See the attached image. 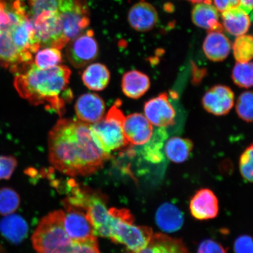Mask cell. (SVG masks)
<instances>
[{
    "label": "cell",
    "instance_id": "cell-1",
    "mask_svg": "<svg viewBox=\"0 0 253 253\" xmlns=\"http://www.w3.org/2000/svg\"><path fill=\"white\" fill-rule=\"evenodd\" d=\"M50 163L59 172L86 176L100 169L110 158L95 138L90 125L77 120H59L48 136Z\"/></svg>",
    "mask_w": 253,
    "mask_h": 253
},
{
    "label": "cell",
    "instance_id": "cell-2",
    "mask_svg": "<svg viewBox=\"0 0 253 253\" xmlns=\"http://www.w3.org/2000/svg\"><path fill=\"white\" fill-rule=\"evenodd\" d=\"M71 75L70 69L64 65L41 69L33 63L16 75L14 87L33 105L44 104L47 109L62 115L66 104L72 99L68 87Z\"/></svg>",
    "mask_w": 253,
    "mask_h": 253
},
{
    "label": "cell",
    "instance_id": "cell-3",
    "mask_svg": "<svg viewBox=\"0 0 253 253\" xmlns=\"http://www.w3.org/2000/svg\"><path fill=\"white\" fill-rule=\"evenodd\" d=\"M64 211H54L44 217L32 240L38 253H100L97 240L78 242L66 233Z\"/></svg>",
    "mask_w": 253,
    "mask_h": 253
},
{
    "label": "cell",
    "instance_id": "cell-4",
    "mask_svg": "<svg viewBox=\"0 0 253 253\" xmlns=\"http://www.w3.org/2000/svg\"><path fill=\"white\" fill-rule=\"evenodd\" d=\"M113 220L109 238L113 242L125 245L131 252L146 247L153 235L149 227L133 224L134 217L126 209L111 208Z\"/></svg>",
    "mask_w": 253,
    "mask_h": 253
},
{
    "label": "cell",
    "instance_id": "cell-5",
    "mask_svg": "<svg viewBox=\"0 0 253 253\" xmlns=\"http://www.w3.org/2000/svg\"><path fill=\"white\" fill-rule=\"evenodd\" d=\"M122 102L116 101L107 115L90 125L91 131L104 152L110 154L128 144L123 130L126 117L120 109Z\"/></svg>",
    "mask_w": 253,
    "mask_h": 253
},
{
    "label": "cell",
    "instance_id": "cell-6",
    "mask_svg": "<svg viewBox=\"0 0 253 253\" xmlns=\"http://www.w3.org/2000/svg\"><path fill=\"white\" fill-rule=\"evenodd\" d=\"M58 11L63 37L67 43L89 25V11L86 0H61Z\"/></svg>",
    "mask_w": 253,
    "mask_h": 253
},
{
    "label": "cell",
    "instance_id": "cell-7",
    "mask_svg": "<svg viewBox=\"0 0 253 253\" xmlns=\"http://www.w3.org/2000/svg\"><path fill=\"white\" fill-rule=\"evenodd\" d=\"M35 34L41 46L61 49L67 42L63 37L59 11H46L33 20Z\"/></svg>",
    "mask_w": 253,
    "mask_h": 253
},
{
    "label": "cell",
    "instance_id": "cell-8",
    "mask_svg": "<svg viewBox=\"0 0 253 253\" xmlns=\"http://www.w3.org/2000/svg\"><path fill=\"white\" fill-rule=\"evenodd\" d=\"M69 42L66 49V56L75 68H83L96 59L99 46L93 30L83 32Z\"/></svg>",
    "mask_w": 253,
    "mask_h": 253
},
{
    "label": "cell",
    "instance_id": "cell-9",
    "mask_svg": "<svg viewBox=\"0 0 253 253\" xmlns=\"http://www.w3.org/2000/svg\"><path fill=\"white\" fill-rule=\"evenodd\" d=\"M64 204L66 212H64L63 225L68 235L78 242L97 240L93 227L84 210L66 202Z\"/></svg>",
    "mask_w": 253,
    "mask_h": 253
},
{
    "label": "cell",
    "instance_id": "cell-10",
    "mask_svg": "<svg viewBox=\"0 0 253 253\" xmlns=\"http://www.w3.org/2000/svg\"><path fill=\"white\" fill-rule=\"evenodd\" d=\"M84 209L86 211L87 219L93 227L95 235L109 237L113 217L103 198L99 195L90 193Z\"/></svg>",
    "mask_w": 253,
    "mask_h": 253
},
{
    "label": "cell",
    "instance_id": "cell-11",
    "mask_svg": "<svg viewBox=\"0 0 253 253\" xmlns=\"http://www.w3.org/2000/svg\"><path fill=\"white\" fill-rule=\"evenodd\" d=\"M145 118L152 125L160 128L172 126L175 123L176 113L166 93H161L145 103Z\"/></svg>",
    "mask_w": 253,
    "mask_h": 253
},
{
    "label": "cell",
    "instance_id": "cell-12",
    "mask_svg": "<svg viewBox=\"0 0 253 253\" xmlns=\"http://www.w3.org/2000/svg\"><path fill=\"white\" fill-rule=\"evenodd\" d=\"M235 104V94L225 85H216L209 89L202 99V106L215 116L226 115Z\"/></svg>",
    "mask_w": 253,
    "mask_h": 253
},
{
    "label": "cell",
    "instance_id": "cell-13",
    "mask_svg": "<svg viewBox=\"0 0 253 253\" xmlns=\"http://www.w3.org/2000/svg\"><path fill=\"white\" fill-rule=\"evenodd\" d=\"M123 130L126 141L134 145L146 144L153 135V125L140 113L126 117Z\"/></svg>",
    "mask_w": 253,
    "mask_h": 253
},
{
    "label": "cell",
    "instance_id": "cell-14",
    "mask_svg": "<svg viewBox=\"0 0 253 253\" xmlns=\"http://www.w3.org/2000/svg\"><path fill=\"white\" fill-rule=\"evenodd\" d=\"M190 211L195 219L200 220L213 219L219 212V202L210 189L199 190L190 202Z\"/></svg>",
    "mask_w": 253,
    "mask_h": 253
},
{
    "label": "cell",
    "instance_id": "cell-15",
    "mask_svg": "<svg viewBox=\"0 0 253 253\" xmlns=\"http://www.w3.org/2000/svg\"><path fill=\"white\" fill-rule=\"evenodd\" d=\"M106 110L102 97L95 93L82 94L75 104L76 113L79 120L87 123H94L102 119Z\"/></svg>",
    "mask_w": 253,
    "mask_h": 253
},
{
    "label": "cell",
    "instance_id": "cell-16",
    "mask_svg": "<svg viewBox=\"0 0 253 253\" xmlns=\"http://www.w3.org/2000/svg\"><path fill=\"white\" fill-rule=\"evenodd\" d=\"M158 20L156 9L147 2L136 3L128 12V23L134 30L138 32H146L153 29Z\"/></svg>",
    "mask_w": 253,
    "mask_h": 253
},
{
    "label": "cell",
    "instance_id": "cell-17",
    "mask_svg": "<svg viewBox=\"0 0 253 253\" xmlns=\"http://www.w3.org/2000/svg\"><path fill=\"white\" fill-rule=\"evenodd\" d=\"M193 23L197 27L209 31L222 32L223 27L219 22V12L211 4V0L197 3L192 12Z\"/></svg>",
    "mask_w": 253,
    "mask_h": 253
},
{
    "label": "cell",
    "instance_id": "cell-18",
    "mask_svg": "<svg viewBox=\"0 0 253 253\" xmlns=\"http://www.w3.org/2000/svg\"><path fill=\"white\" fill-rule=\"evenodd\" d=\"M232 45L220 31H210L204 41L203 50L206 56L213 62L224 61L229 56Z\"/></svg>",
    "mask_w": 253,
    "mask_h": 253
},
{
    "label": "cell",
    "instance_id": "cell-19",
    "mask_svg": "<svg viewBox=\"0 0 253 253\" xmlns=\"http://www.w3.org/2000/svg\"><path fill=\"white\" fill-rule=\"evenodd\" d=\"M151 86L146 74L137 70L126 72L122 78V90L126 97L138 99L147 92Z\"/></svg>",
    "mask_w": 253,
    "mask_h": 253
},
{
    "label": "cell",
    "instance_id": "cell-20",
    "mask_svg": "<svg viewBox=\"0 0 253 253\" xmlns=\"http://www.w3.org/2000/svg\"><path fill=\"white\" fill-rule=\"evenodd\" d=\"M130 253H188L181 240L163 234H155L149 243L140 251Z\"/></svg>",
    "mask_w": 253,
    "mask_h": 253
},
{
    "label": "cell",
    "instance_id": "cell-21",
    "mask_svg": "<svg viewBox=\"0 0 253 253\" xmlns=\"http://www.w3.org/2000/svg\"><path fill=\"white\" fill-rule=\"evenodd\" d=\"M28 224L20 215L9 214L0 221V232L8 241L19 244L27 237Z\"/></svg>",
    "mask_w": 253,
    "mask_h": 253
},
{
    "label": "cell",
    "instance_id": "cell-22",
    "mask_svg": "<svg viewBox=\"0 0 253 253\" xmlns=\"http://www.w3.org/2000/svg\"><path fill=\"white\" fill-rule=\"evenodd\" d=\"M223 26L233 36L239 37L248 33L252 19L240 7H236L221 12Z\"/></svg>",
    "mask_w": 253,
    "mask_h": 253
},
{
    "label": "cell",
    "instance_id": "cell-23",
    "mask_svg": "<svg viewBox=\"0 0 253 253\" xmlns=\"http://www.w3.org/2000/svg\"><path fill=\"white\" fill-rule=\"evenodd\" d=\"M156 221L161 230L167 233H173L181 228L183 216L181 211L176 206L166 203L158 208Z\"/></svg>",
    "mask_w": 253,
    "mask_h": 253
},
{
    "label": "cell",
    "instance_id": "cell-24",
    "mask_svg": "<svg viewBox=\"0 0 253 253\" xmlns=\"http://www.w3.org/2000/svg\"><path fill=\"white\" fill-rule=\"evenodd\" d=\"M82 78L85 86L89 89L101 91L109 84L110 74L105 65L96 63L85 69Z\"/></svg>",
    "mask_w": 253,
    "mask_h": 253
},
{
    "label": "cell",
    "instance_id": "cell-25",
    "mask_svg": "<svg viewBox=\"0 0 253 253\" xmlns=\"http://www.w3.org/2000/svg\"><path fill=\"white\" fill-rule=\"evenodd\" d=\"M193 147V142L189 139L172 137L167 141L164 151L170 161L180 164L188 160Z\"/></svg>",
    "mask_w": 253,
    "mask_h": 253
},
{
    "label": "cell",
    "instance_id": "cell-26",
    "mask_svg": "<svg viewBox=\"0 0 253 253\" xmlns=\"http://www.w3.org/2000/svg\"><path fill=\"white\" fill-rule=\"evenodd\" d=\"M165 128H160L158 132V135L152 136L150 140L146 144L143 151L144 157L152 163H160L163 160V155L161 150L164 140L166 137Z\"/></svg>",
    "mask_w": 253,
    "mask_h": 253
},
{
    "label": "cell",
    "instance_id": "cell-27",
    "mask_svg": "<svg viewBox=\"0 0 253 253\" xmlns=\"http://www.w3.org/2000/svg\"><path fill=\"white\" fill-rule=\"evenodd\" d=\"M234 57L237 62H251L253 56V39L250 35L237 37L233 46Z\"/></svg>",
    "mask_w": 253,
    "mask_h": 253
},
{
    "label": "cell",
    "instance_id": "cell-28",
    "mask_svg": "<svg viewBox=\"0 0 253 253\" xmlns=\"http://www.w3.org/2000/svg\"><path fill=\"white\" fill-rule=\"evenodd\" d=\"M232 80L237 86L249 88L253 83V63L236 62L232 73Z\"/></svg>",
    "mask_w": 253,
    "mask_h": 253
},
{
    "label": "cell",
    "instance_id": "cell-29",
    "mask_svg": "<svg viewBox=\"0 0 253 253\" xmlns=\"http://www.w3.org/2000/svg\"><path fill=\"white\" fill-rule=\"evenodd\" d=\"M62 61V53L59 49L53 47H46L38 50L35 58V65L41 69H47L55 67Z\"/></svg>",
    "mask_w": 253,
    "mask_h": 253
},
{
    "label": "cell",
    "instance_id": "cell-30",
    "mask_svg": "<svg viewBox=\"0 0 253 253\" xmlns=\"http://www.w3.org/2000/svg\"><path fill=\"white\" fill-rule=\"evenodd\" d=\"M20 196L10 188L0 189V214L7 216L14 213L20 207Z\"/></svg>",
    "mask_w": 253,
    "mask_h": 253
},
{
    "label": "cell",
    "instance_id": "cell-31",
    "mask_svg": "<svg viewBox=\"0 0 253 253\" xmlns=\"http://www.w3.org/2000/svg\"><path fill=\"white\" fill-rule=\"evenodd\" d=\"M253 96L252 91H246L237 99L236 110L240 119L247 123H252L253 118Z\"/></svg>",
    "mask_w": 253,
    "mask_h": 253
},
{
    "label": "cell",
    "instance_id": "cell-32",
    "mask_svg": "<svg viewBox=\"0 0 253 253\" xmlns=\"http://www.w3.org/2000/svg\"><path fill=\"white\" fill-rule=\"evenodd\" d=\"M61 0H28V14L32 21L46 11H58Z\"/></svg>",
    "mask_w": 253,
    "mask_h": 253
},
{
    "label": "cell",
    "instance_id": "cell-33",
    "mask_svg": "<svg viewBox=\"0 0 253 253\" xmlns=\"http://www.w3.org/2000/svg\"><path fill=\"white\" fill-rule=\"evenodd\" d=\"M253 145L246 148L240 158V172L246 181L253 182Z\"/></svg>",
    "mask_w": 253,
    "mask_h": 253
},
{
    "label": "cell",
    "instance_id": "cell-34",
    "mask_svg": "<svg viewBox=\"0 0 253 253\" xmlns=\"http://www.w3.org/2000/svg\"><path fill=\"white\" fill-rule=\"evenodd\" d=\"M17 166V161L14 157L0 156V180L10 178Z\"/></svg>",
    "mask_w": 253,
    "mask_h": 253
},
{
    "label": "cell",
    "instance_id": "cell-35",
    "mask_svg": "<svg viewBox=\"0 0 253 253\" xmlns=\"http://www.w3.org/2000/svg\"><path fill=\"white\" fill-rule=\"evenodd\" d=\"M234 250L235 253H253L252 237L248 235L238 237L235 242Z\"/></svg>",
    "mask_w": 253,
    "mask_h": 253
},
{
    "label": "cell",
    "instance_id": "cell-36",
    "mask_svg": "<svg viewBox=\"0 0 253 253\" xmlns=\"http://www.w3.org/2000/svg\"><path fill=\"white\" fill-rule=\"evenodd\" d=\"M198 253H226V250L212 240H205L199 246Z\"/></svg>",
    "mask_w": 253,
    "mask_h": 253
},
{
    "label": "cell",
    "instance_id": "cell-37",
    "mask_svg": "<svg viewBox=\"0 0 253 253\" xmlns=\"http://www.w3.org/2000/svg\"><path fill=\"white\" fill-rule=\"evenodd\" d=\"M213 1L215 7L221 12L238 7L240 4V0H213Z\"/></svg>",
    "mask_w": 253,
    "mask_h": 253
},
{
    "label": "cell",
    "instance_id": "cell-38",
    "mask_svg": "<svg viewBox=\"0 0 253 253\" xmlns=\"http://www.w3.org/2000/svg\"><path fill=\"white\" fill-rule=\"evenodd\" d=\"M239 7L242 9L252 18L253 0H240Z\"/></svg>",
    "mask_w": 253,
    "mask_h": 253
},
{
    "label": "cell",
    "instance_id": "cell-39",
    "mask_svg": "<svg viewBox=\"0 0 253 253\" xmlns=\"http://www.w3.org/2000/svg\"><path fill=\"white\" fill-rule=\"evenodd\" d=\"M189 1L193 3H200L204 2L205 0H189Z\"/></svg>",
    "mask_w": 253,
    "mask_h": 253
},
{
    "label": "cell",
    "instance_id": "cell-40",
    "mask_svg": "<svg viewBox=\"0 0 253 253\" xmlns=\"http://www.w3.org/2000/svg\"><path fill=\"white\" fill-rule=\"evenodd\" d=\"M4 0H0V9H1V8L2 7L3 4H4Z\"/></svg>",
    "mask_w": 253,
    "mask_h": 253
}]
</instances>
